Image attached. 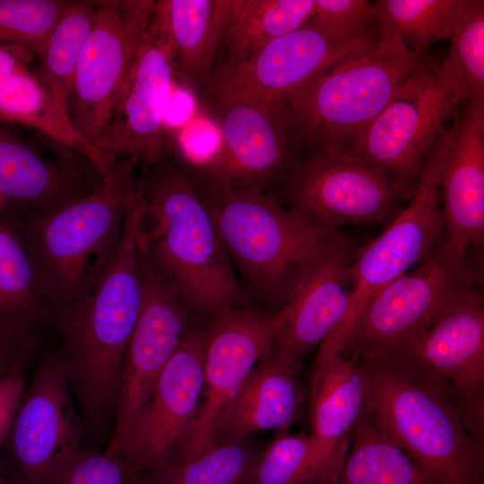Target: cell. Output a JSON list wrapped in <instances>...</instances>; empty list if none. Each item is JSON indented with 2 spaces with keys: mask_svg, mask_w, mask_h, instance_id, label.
I'll use <instances>...</instances> for the list:
<instances>
[{
  "mask_svg": "<svg viewBox=\"0 0 484 484\" xmlns=\"http://www.w3.org/2000/svg\"><path fill=\"white\" fill-rule=\"evenodd\" d=\"M315 9V0H225L220 39L227 44L229 56L223 64L244 60L300 28L313 18Z\"/></svg>",
  "mask_w": 484,
  "mask_h": 484,
  "instance_id": "83f0119b",
  "label": "cell"
},
{
  "mask_svg": "<svg viewBox=\"0 0 484 484\" xmlns=\"http://www.w3.org/2000/svg\"><path fill=\"white\" fill-rule=\"evenodd\" d=\"M350 432L351 449L335 484H439L379 429L364 407Z\"/></svg>",
  "mask_w": 484,
  "mask_h": 484,
  "instance_id": "f1b7e54d",
  "label": "cell"
},
{
  "mask_svg": "<svg viewBox=\"0 0 484 484\" xmlns=\"http://www.w3.org/2000/svg\"><path fill=\"white\" fill-rule=\"evenodd\" d=\"M71 164L47 159L9 131L0 128V196L44 212L86 194Z\"/></svg>",
  "mask_w": 484,
  "mask_h": 484,
  "instance_id": "d4e9b609",
  "label": "cell"
},
{
  "mask_svg": "<svg viewBox=\"0 0 484 484\" xmlns=\"http://www.w3.org/2000/svg\"><path fill=\"white\" fill-rule=\"evenodd\" d=\"M154 4L153 0H98L67 103L73 127L91 147L112 119Z\"/></svg>",
  "mask_w": 484,
  "mask_h": 484,
  "instance_id": "7c38bea8",
  "label": "cell"
},
{
  "mask_svg": "<svg viewBox=\"0 0 484 484\" xmlns=\"http://www.w3.org/2000/svg\"><path fill=\"white\" fill-rule=\"evenodd\" d=\"M0 484H17V483L14 482L10 478H4V477L0 475Z\"/></svg>",
  "mask_w": 484,
  "mask_h": 484,
  "instance_id": "ab89813d",
  "label": "cell"
},
{
  "mask_svg": "<svg viewBox=\"0 0 484 484\" xmlns=\"http://www.w3.org/2000/svg\"><path fill=\"white\" fill-rule=\"evenodd\" d=\"M346 448L333 452L315 435L281 429L255 455L244 484H330L341 468Z\"/></svg>",
  "mask_w": 484,
  "mask_h": 484,
  "instance_id": "f546056e",
  "label": "cell"
},
{
  "mask_svg": "<svg viewBox=\"0 0 484 484\" xmlns=\"http://www.w3.org/2000/svg\"><path fill=\"white\" fill-rule=\"evenodd\" d=\"M207 331L195 324L166 364L120 439L105 450L136 475L176 462L198 412Z\"/></svg>",
  "mask_w": 484,
  "mask_h": 484,
  "instance_id": "5bb4252c",
  "label": "cell"
},
{
  "mask_svg": "<svg viewBox=\"0 0 484 484\" xmlns=\"http://www.w3.org/2000/svg\"><path fill=\"white\" fill-rule=\"evenodd\" d=\"M445 143L443 128L431 146L409 203L380 235L355 251L350 266V306L341 323L323 341L326 347L340 350L373 295L419 264L445 235L439 175Z\"/></svg>",
  "mask_w": 484,
  "mask_h": 484,
  "instance_id": "9c48e42d",
  "label": "cell"
},
{
  "mask_svg": "<svg viewBox=\"0 0 484 484\" xmlns=\"http://www.w3.org/2000/svg\"><path fill=\"white\" fill-rule=\"evenodd\" d=\"M30 59L0 46V122L22 125L89 159L91 146L77 133L68 109L30 71Z\"/></svg>",
  "mask_w": 484,
  "mask_h": 484,
  "instance_id": "cb8c5ba5",
  "label": "cell"
},
{
  "mask_svg": "<svg viewBox=\"0 0 484 484\" xmlns=\"http://www.w3.org/2000/svg\"><path fill=\"white\" fill-rule=\"evenodd\" d=\"M441 62L461 102L484 99V2L472 0L455 26Z\"/></svg>",
  "mask_w": 484,
  "mask_h": 484,
  "instance_id": "836d02e7",
  "label": "cell"
},
{
  "mask_svg": "<svg viewBox=\"0 0 484 484\" xmlns=\"http://www.w3.org/2000/svg\"><path fill=\"white\" fill-rule=\"evenodd\" d=\"M48 317L50 311L21 234L0 224V335L32 346Z\"/></svg>",
  "mask_w": 484,
  "mask_h": 484,
  "instance_id": "4316f807",
  "label": "cell"
},
{
  "mask_svg": "<svg viewBox=\"0 0 484 484\" xmlns=\"http://www.w3.org/2000/svg\"><path fill=\"white\" fill-rule=\"evenodd\" d=\"M300 364L285 360L273 347L249 372L223 409L217 424V444L266 429H285L298 416Z\"/></svg>",
  "mask_w": 484,
  "mask_h": 484,
  "instance_id": "7402d4cb",
  "label": "cell"
},
{
  "mask_svg": "<svg viewBox=\"0 0 484 484\" xmlns=\"http://www.w3.org/2000/svg\"><path fill=\"white\" fill-rule=\"evenodd\" d=\"M215 101L220 141L199 164L203 182L264 191L288 163L286 104L267 105L240 97Z\"/></svg>",
  "mask_w": 484,
  "mask_h": 484,
  "instance_id": "d6986e66",
  "label": "cell"
},
{
  "mask_svg": "<svg viewBox=\"0 0 484 484\" xmlns=\"http://www.w3.org/2000/svg\"><path fill=\"white\" fill-rule=\"evenodd\" d=\"M367 49L334 65L287 102L290 134L314 150L346 152L404 84L431 61L391 30L378 28Z\"/></svg>",
  "mask_w": 484,
  "mask_h": 484,
  "instance_id": "8992f818",
  "label": "cell"
},
{
  "mask_svg": "<svg viewBox=\"0 0 484 484\" xmlns=\"http://www.w3.org/2000/svg\"><path fill=\"white\" fill-rule=\"evenodd\" d=\"M153 165L137 183L145 254L194 315L250 307L194 181L181 169Z\"/></svg>",
  "mask_w": 484,
  "mask_h": 484,
  "instance_id": "277c9868",
  "label": "cell"
},
{
  "mask_svg": "<svg viewBox=\"0 0 484 484\" xmlns=\"http://www.w3.org/2000/svg\"><path fill=\"white\" fill-rule=\"evenodd\" d=\"M174 82L170 50L151 18L112 119L92 145L95 169L101 177L118 160L153 165L165 160L172 147L168 115Z\"/></svg>",
  "mask_w": 484,
  "mask_h": 484,
  "instance_id": "4fadbf2b",
  "label": "cell"
},
{
  "mask_svg": "<svg viewBox=\"0 0 484 484\" xmlns=\"http://www.w3.org/2000/svg\"><path fill=\"white\" fill-rule=\"evenodd\" d=\"M351 360L364 409L381 431L439 484H483V443L443 378L397 357Z\"/></svg>",
  "mask_w": 484,
  "mask_h": 484,
  "instance_id": "7a4b0ae2",
  "label": "cell"
},
{
  "mask_svg": "<svg viewBox=\"0 0 484 484\" xmlns=\"http://www.w3.org/2000/svg\"><path fill=\"white\" fill-rule=\"evenodd\" d=\"M152 19L170 50L174 77L207 84L223 30L220 0H158Z\"/></svg>",
  "mask_w": 484,
  "mask_h": 484,
  "instance_id": "603a6c76",
  "label": "cell"
},
{
  "mask_svg": "<svg viewBox=\"0 0 484 484\" xmlns=\"http://www.w3.org/2000/svg\"><path fill=\"white\" fill-rule=\"evenodd\" d=\"M462 102L441 63L416 73L346 153L387 175L411 198L432 144Z\"/></svg>",
  "mask_w": 484,
  "mask_h": 484,
  "instance_id": "30bf717a",
  "label": "cell"
},
{
  "mask_svg": "<svg viewBox=\"0 0 484 484\" xmlns=\"http://www.w3.org/2000/svg\"><path fill=\"white\" fill-rule=\"evenodd\" d=\"M141 272L142 304L122 364L114 426L106 448L117 445L147 402L162 369L195 325L194 313L143 248Z\"/></svg>",
  "mask_w": 484,
  "mask_h": 484,
  "instance_id": "e0dca14e",
  "label": "cell"
},
{
  "mask_svg": "<svg viewBox=\"0 0 484 484\" xmlns=\"http://www.w3.org/2000/svg\"><path fill=\"white\" fill-rule=\"evenodd\" d=\"M439 175L447 247L466 257L484 243V99L467 100L454 114Z\"/></svg>",
  "mask_w": 484,
  "mask_h": 484,
  "instance_id": "ffe728a7",
  "label": "cell"
},
{
  "mask_svg": "<svg viewBox=\"0 0 484 484\" xmlns=\"http://www.w3.org/2000/svg\"><path fill=\"white\" fill-rule=\"evenodd\" d=\"M480 283L479 270L453 253L444 235L419 264L373 295L339 352L350 359L395 355L456 296Z\"/></svg>",
  "mask_w": 484,
  "mask_h": 484,
  "instance_id": "52a82bcc",
  "label": "cell"
},
{
  "mask_svg": "<svg viewBox=\"0 0 484 484\" xmlns=\"http://www.w3.org/2000/svg\"><path fill=\"white\" fill-rule=\"evenodd\" d=\"M287 209L316 226L388 223L402 208L405 191L362 160L332 148L314 150L290 171L282 190Z\"/></svg>",
  "mask_w": 484,
  "mask_h": 484,
  "instance_id": "8fae6325",
  "label": "cell"
},
{
  "mask_svg": "<svg viewBox=\"0 0 484 484\" xmlns=\"http://www.w3.org/2000/svg\"><path fill=\"white\" fill-rule=\"evenodd\" d=\"M85 436L61 353H51L39 364L11 423L4 444L10 479L47 484Z\"/></svg>",
  "mask_w": 484,
  "mask_h": 484,
  "instance_id": "9a60e30c",
  "label": "cell"
},
{
  "mask_svg": "<svg viewBox=\"0 0 484 484\" xmlns=\"http://www.w3.org/2000/svg\"><path fill=\"white\" fill-rule=\"evenodd\" d=\"M137 477L116 454L82 446L58 467L47 484H136Z\"/></svg>",
  "mask_w": 484,
  "mask_h": 484,
  "instance_id": "d590c367",
  "label": "cell"
},
{
  "mask_svg": "<svg viewBox=\"0 0 484 484\" xmlns=\"http://www.w3.org/2000/svg\"><path fill=\"white\" fill-rule=\"evenodd\" d=\"M377 30L369 26L340 27L312 18L249 57L222 64L206 87L213 99H250L281 105L304 86L339 63L373 45Z\"/></svg>",
  "mask_w": 484,
  "mask_h": 484,
  "instance_id": "ba28073f",
  "label": "cell"
},
{
  "mask_svg": "<svg viewBox=\"0 0 484 484\" xmlns=\"http://www.w3.org/2000/svg\"><path fill=\"white\" fill-rule=\"evenodd\" d=\"M472 0H378L373 4L378 28L395 31L406 47L420 56L431 45L450 38Z\"/></svg>",
  "mask_w": 484,
  "mask_h": 484,
  "instance_id": "4dcf8cb0",
  "label": "cell"
},
{
  "mask_svg": "<svg viewBox=\"0 0 484 484\" xmlns=\"http://www.w3.org/2000/svg\"><path fill=\"white\" fill-rule=\"evenodd\" d=\"M71 0H0V46L39 56Z\"/></svg>",
  "mask_w": 484,
  "mask_h": 484,
  "instance_id": "e575fe53",
  "label": "cell"
},
{
  "mask_svg": "<svg viewBox=\"0 0 484 484\" xmlns=\"http://www.w3.org/2000/svg\"><path fill=\"white\" fill-rule=\"evenodd\" d=\"M337 475H338V474L334 475V476L332 478L330 484H335L334 479H335V477H336Z\"/></svg>",
  "mask_w": 484,
  "mask_h": 484,
  "instance_id": "60d3db41",
  "label": "cell"
},
{
  "mask_svg": "<svg viewBox=\"0 0 484 484\" xmlns=\"http://www.w3.org/2000/svg\"><path fill=\"white\" fill-rule=\"evenodd\" d=\"M134 164L118 160L90 193L48 211L28 212L21 236L54 320L93 287L90 259L97 256L106 266L113 255L127 198L137 186Z\"/></svg>",
  "mask_w": 484,
  "mask_h": 484,
  "instance_id": "5b68a950",
  "label": "cell"
},
{
  "mask_svg": "<svg viewBox=\"0 0 484 484\" xmlns=\"http://www.w3.org/2000/svg\"><path fill=\"white\" fill-rule=\"evenodd\" d=\"M143 217V202L134 190L126 201L117 247L96 283L55 319L65 337L59 351L86 436L97 443L114 422L122 364L141 308Z\"/></svg>",
  "mask_w": 484,
  "mask_h": 484,
  "instance_id": "6da1fadb",
  "label": "cell"
},
{
  "mask_svg": "<svg viewBox=\"0 0 484 484\" xmlns=\"http://www.w3.org/2000/svg\"><path fill=\"white\" fill-rule=\"evenodd\" d=\"M232 307L208 319L201 403L176 462L193 459L217 445L220 416L249 372L272 349L289 313Z\"/></svg>",
  "mask_w": 484,
  "mask_h": 484,
  "instance_id": "2e32d148",
  "label": "cell"
},
{
  "mask_svg": "<svg viewBox=\"0 0 484 484\" xmlns=\"http://www.w3.org/2000/svg\"><path fill=\"white\" fill-rule=\"evenodd\" d=\"M255 455L244 438L223 442L193 459L143 472L136 484H244Z\"/></svg>",
  "mask_w": 484,
  "mask_h": 484,
  "instance_id": "d6a6232c",
  "label": "cell"
},
{
  "mask_svg": "<svg viewBox=\"0 0 484 484\" xmlns=\"http://www.w3.org/2000/svg\"><path fill=\"white\" fill-rule=\"evenodd\" d=\"M24 391L25 379L20 368L0 379V464L11 423Z\"/></svg>",
  "mask_w": 484,
  "mask_h": 484,
  "instance_id": "74e56055",
  "label": "cell"
},
{
  "mask_svg": "<svg viewBox=\"0 0 484 484\" xmlns=\"http://www.w3.org/2000/svg\"><path fill=\"white\" fill-rule=\"evenodd\" d=\"M97 12L98 0H71L38 56L34 73L66 108L78 59L94 25Z\"/></svg>",
  "mask_w": 484,
  "mask_h": 484,
  "instance_id": "1f68e13d",
  "label": "cell"
},
{
  "mask_svg": "<svg viewBox=\"0 0 484 484\" xmlns=\"http://www.w3.org/2000/svg\"><path fill=\"white\" fill-rule=\"evenodd\" d=\"M201 184L195 186L245 291L272 311L290 302L346 239L336 229L304 220L264 191Z\"/></svg>",
  "mask_w": 484,
  "mask_h": 484,
  "instance_id": "3957f363",
  "label": "cell"
},
{
  "mask_svg": "<svg viewBox=\"0 0 484 484\" xmlns=\"http://www.w3.org/2000/svg\"><path fill=\"white\" fill-rule=\"evenodd\" d=\"M314 18L340 27L369 26L375 22L373 3L366 0H315Z\"/></svg>",
  "mask_w": 484,
  "mask_h": 484,
  "instance_id": "8d00e7d4",
  "label": "cell"
},
{
  "mask_svg": "<svg viewBox=\"0 0 484 484\" xmlns=\"http://www.w3.org/2000/svg\"><path fill=\"white\" fill-rule=\"evenodd\" d=\"M30 347L0 335V379L20 368V363Z\"/></svg>",
  "mask_w": 484,
  "mask_h": 484,
  "instance_id": "f35d334b",
  "label": "cell"
},
{
  "mask_svg": "<svg viewBox=\"0 0 484 484\" xmlns=\"http://www.w3.org/2000/svg\"><path fill=\"white\" fill-rule=\"evenodd\" d=\"M364 407L356 364L338 351H320L314 364L311 412L314 434L333 452L347 447Z\"/></svg>",
  "mask_w": 484,
  "mask_h": 484,
  "instance_id": "484cf974",
  "label": "cell"
},
{
  "mask_svg": "<svg viewBox=\"0 0 484 484\" xmlns=\"http://www.w3.org/2000/svg\"><path fill=\"white\" fill-rule=\"evenodd\" d=\"M355 251L346 238L288 302L290 313L273 345L282 359L299 364L344 319L351 295L350 266Z\"/></svg>",
  "mask_w": 484,
  "mask_h": 484,
  "instance_id": "44dd1931",
  "label": "cell"
},
{
  "mask_svg": "<svg viewBox=\"0 0 484 484\" xmlns=\"http://www.w3.org/2000/svg\"><path fill=\"white\" fill-rule=\"evenodd\" d=\"M397 357L450 386L471 429L483 437L484 309L478 286L456 296Z\"/></svg>",
  "mask_w": 484,
  "mask_h": 484,
  "instance_id": "ac0fdd59",
  "label": "cell"
}]
</instances>
